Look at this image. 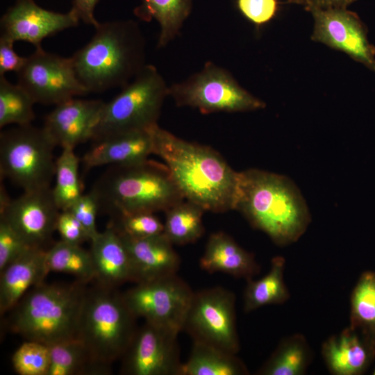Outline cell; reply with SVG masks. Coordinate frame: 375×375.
I'll return each instance as SVG.
<instances>
[{
  "mask_svg": "<svg viewBox=\"0 0 375 375\" xmlns=\"http://www.w3.org/2000/svg\"><path fill=\"white\" fill-rule=\"evenodd\" d=\"M154 153L162 158L186 200L215 213L235 210L239 172L213 149L153 128Z\"/></svg>",
  "mask_w": 375,
  "mask_h": 375,
  "instance_id": "cell-1",
  "label": "cell"
},
{
  "mask_svg": "<svg viewBox=\"0 0 375 375\" xmlns=\"http://www.w3.org/2000/svg\"><path fill=\"white\" fill-rule=\"evenodd\" d=\"M235 210L281 247L297 242L311 220L303 197L289 178L257 169L239 172Z\"/></svg>",
  "mask_w": 375,
  "mask_h": 375,
  "instance_id": "cell-2",
  "label": "cell"
},
{
  "mask_svg": "<svg viewBox=\"0 0 375 375\" xmlns=\"http://www.w3.org/2000/svg\"><path fill=\"white\" fill-rule=\"evenodd\" d=\"M91 40L71 57L88 92H103L128 84L147 65L145 40L133 20L105 22Z\"/></svg>",
  "mask_w": 375,
  "mask_h": 375,
  "instance_id": "cell-3",
  "label": "cell"
},
{
  "mask_svg": "<svg viewBox=\"0 0 375 375\" xmlns=\"http://www.w3.org/2000/svg\"><path fill=\"white\" fill-rule=\"evenodd\" d=\"M90 192L111 216L165 212L185 199L167 165L149 159L109 166Z\"/></svg>",
  "mask_w": 375,
  "mask_h": 375,
  "instance_id": "cell-4",
  "label": "cell"
},
{
  "mask_svg": "<svg viewBox=\"0 0 375 375\" xmlns=\"http://www.w3.org/2000/svg\"><path fill=\"white\" fill-rule=\"evenodd\" d=\"M86 284L76 280L33 287L10 310L9 328L25 340L49 346L78 339Z\"/></svg>",
  "mask_w": 375,
  "mask_h": 375,
  "instance_id": "cell-5",
  "label": "cell"
},
{
  "mask_svg": "<svg viewBox=\"0 0 375 375\" xmlns=\"http://www.w3.org/2000/svg\"><path fill=\"white\" fill-rule=\"evenodd\" d=\"M115 289L99 284L87 289L78 326V339L106 373L124 355L138 329L137 318Z\"/></svg>",
  "mask_w": 375,
  "mask_h": 375,
  "instance_id": "cell-6",
  "label": "cell"
},
{
  "mask_svg": "<svg viewBox=\"0 0 375 375\" xmlns=\"http://www.w3.org/2000/svg\"><path fill=\"white\" fill-rule=\"evenodd\" d=\"M169 87L156 67L146 65L111 101L105 103L92 140L158 125Z\"/></svg>",
  "mask_w": 375,
  "mask_h": 375,
  "instance_id": "cell-7",
  "label": "cell"
},
{
  "mask_svg": "<svg viewBox=\"0 0 375 375\" xmlns=\"http://www.w3.org/2000/svg\"><path fill=\"white\" fill-rule=\"evenodd\" d=\"M56 147L45 129L15 126L0 134V175L31 191L51 188L55 177Z\"/></svg>",
  "mask_w": 375,
  "mask_h": 375,
  "instance_id": "cell-8",
  "label": "cell"
},
{
  "mask_svg": "<svg viewBox=\"0 0 375 375\" xmlns=\"http://www.w3.org/2000/svg\"><path fill=\"white\" fill-rule=\"evenodd\" d=\"M169 96L181 107L202 113L260 110L265 103L243 88L226 69L211 62L187 79L169 87Z\"/></svg>",
  "mask_w": 375,
  "mask_h": 375,
  "instance_id": "cell-9",
  "label": "cell"
},
{
  "mask_svg": "<svg viewBox=\"0 0 375 375\" xmlns=\"http://www.w3.org/2000/svg\"><path fill=\"white\" fill-rule=\"evenodd\" d=\"M194 293L176 274L138 283L122 297L136 318L180 333Z\"/></svg>",
  "mask_w": 375,
  "mask_h": 375,
  "instance_id": "cell-10",
  "label": "cell"
},
{
  "mask_svg": "<svg viewBox=\"0 0 375 375\" xmlns=\"http://www.w3.org/2000/svg\"><path fill=\"white\" fill-rule=\"evenodd\" d=\"M183 330L193 341L237 354L240 341L234 294L221 287L194 292Z\"/></svg>",
  "mask_w": 375,
  "mask_h": 375,
  "instance_id": "cell-11",
  "label": "cell"
},
{
  "mask_svg": "<svg viewBox=\"0 0 375 375\" xmlns=\"http://www.w3.org/2000/svg\"><path fill=\"white\" fill-rule=\"evenodd\" d=\"M17 84L35 103L57 105L88 92L79 81L72 58L35 49L17 73Z\"/></svg>",
  "mask_w": 375,
  "mask_h": 375,
  "instance_id": "cell-12",
  "label": "cell"
},
{
  "mask_svg": "<svg viewBox=\"0 0 375 375\" xmlns=\"http://www.w3.org/2000/svg\"><path fill=\"white\" fill-rule=\"evenodd\" d=\"M179 333L147 322L138 328L124 355L122 372L128 375H179Z\"/></svg>",
  "mask_w": 375,
  "mask_h": 375,
  "instance_id": "cell-13",
  "label": "cell"
},
{
  "mask_svg": "<svg viewBox=\"0 0 375 375\" xmlns=\"http://www.w3.org/2000/svg\"><path fill=\"white\" fill-rule=\"evenodd\" d=\"M306 8L314 19L312 40L346 53L375 73V48L355 12L347 8L322 9L312 6Z\"/></svg>",
  "mask_w": 375,
  "mask_h": 375,
  "instance_id": "cell-14",
  "label": "cell"
},
{
  "mask_svg": "<svg viewBox=\"0 0 375 375\" xmlns=\"http://www.w3.org/2000/svg\"><path fill=\"white\" fill-rule=\"evenodd\" d=\"M51 188L24 191L0 210V219L6 222L31 247L44 249L56 231L61 210Z\"/></svg>",
  "mask_w": 375,
  "mask_h": 375,
  "instance_id": "cell-15",
  "label": "cell"
},
{
  "mask_svg": "<svg viewBox=\"0 0 375 375\" xmlns=\"http://www.w3.org/2000/svg\"><path fill=\"white\" fill-rule=\"evenodd\" d=\"M79 19L72 10L62 13L44 9L34 0H15L0 20L1 38L14 43L24 41L42 47V40L76 26Z\"/></svg>",
  "mask_w": 375,
  "mask_h": 375,
  "instance_id": "cell-16",
  "label": "cell"
},
{
  "mask_svg": "<svg viewBox=\"0 0 375 375\" xmlns=\"http://www.w3.org/2000/svg\"><path fill=\"white\" fill-rule=\"evenodd\" d=\"M105 102L76 97L56 105L45 117L43 128L62 149L92 140Z\"/></svg>",
  "mask_w": 375,
  "mask_h": 375,
  "instance_id": "cell-17",
  "label": "cell"
},
{
  "mask_svg": "<svg viewBox=\"0 0 375 375\" xmlns=\"http://www.w3.org/2000/svg\"><path fill=\"white\" fill-rule=\"evenodd\" d=\"M129 131L94 140L82 161L87 169L124 165L148 159L154 153L153 128Z\"/></svg>",
  "mask_w": 375,
  "mask_h": 375,
  "instance_id": "cell-18",
  "label": "cell"
},
{
  "mask_svg": "<svg viewBox=\"0 0 375 375\" xmlns=\"http://www.w3.org/2000/svg\"><path fill=\"white\" fill-rule=\"evenodd\" d=\"M120 235V234H119ZM128 251L134 283L176 274L181 259L173 244L162 233L143 238L120 235Z\"/></svg>",
  "mask_w": 375,
  "mask_h": 375,
  "instance_id": "cell-19",
  "label": "cell"
},
{
  "mask_svg": "<svg viewBox=\"0 0 375 375\" xmlns=\"http://www.w3.org/2000/svg\"><path fill=\"white\" fill-rule=\"evenodd\" d=\"M321 354L331 374L360 375L375 357V344L349 326L323 342Z\"/></svg>",
  "mask_w": 375,
  "mask_h": 375,
  "instance_id": "cell-20",
  "label": "cell"
},
{
  "mask_svg": "<svg viewBox=\"0 0 375 375\" xmlns=\"http://www.w3.org/2000/svg\"><path fill=\"white\" fill-rule=\"evenodd\" d=\"M90 242L97 284L115 288L126 282H134L128 251L112 227L109 226L104 231L98 232Z\"/></svg>",
  "mask_w": 375,
  "mask_h": 375,
  "instance_id": "cell-21",
  "label": "cell"
},
{
  "mask_svg": "<svg viewBox=\"0 0 375 375\" xmlns=\"http://www.w3.org/2000/svg\"><path fill=\"white\" fill-rule=\"evenodd\" d=\"M47 250L31 248L0 271V312L10 311L33 287L43 283L49 271Z\"/></svg>",
  "mask_w": 375,
  "mask_h": 375,
  "instance_id": "cell-22",
  "label": "cell"
},
{
  "mask_svg": "<svg viewBox=\"0 0 375 375\" xmlns=\"http://www.w3.org/2000/svg\"><path fill=\"white\" fill-rule=\"evenodd\" d=\"M199 266L208 273H224L247 281L260 270L254 255L222 231L213 233L208 238Z\"/></svg>",
  "mask_w": 375,
  "mask_h": 375,
  "instance_id": "cell-23",
  "label": "cell"
},
{
  "mask_svg": "<svg viewBox=\"0 0 375 375\" xmlns=\"http://www.w3.org/2000/svg\"><path fill=\"white\" fill-rule=\"evenodd\" d=\"M217 347L193 341L190 355L179 375H246L249 370L236 356Z\"/></svg>",
  "mask_w": 375,
  "mask_h": 375,
  "instance_id": "cell-24",
  "label": "cell"
},
{
  "mask_svg": "<svg viewBox=\"0 0 375 375\" xmlns=\"http://www.w3.org/2000/svg\"><path fill=\"white\" fill-rule=\"evenodd\" d=\"M191 9L192 0H142L134 15L145 22H158V47H164L177 36Z\"/></svg>",
  "mask_w": 375,
  "mask_h": 375,
  "instance_id": "cell-25",
  "label": "cell"
},
{
  "mask_svg": "<svg viewBox=\"0 0 375 375\" xmlns=\"http://www.w3.org/2000/svg\"><path fill=\"white\" fill-rule=\"evenodd\" d=\"M285 267V258L276 256L266 275L258 280L247 281L244 292L245 312L266 306L283 304L289 300L290 293L284 281Z\"/></svg>",
  "mask_w": 375,
  "mask_h": 375,
  "instance_id": "cell-26",
  "label": "cell"
},
{
  "mask_svg": "<svg viewBox=\"0 0 375 375\" xmlns=\"http://www.w3.org/2000/svg\"><path fill=\"white\" fill-rule=\"evenodd\" d=\"M312 360V352L305 336L292 334L281 340L276 349L258 371L259 375H303Z\"/></svg>",
  "mask_w": 375,
  "mask_h": 375,
  "instance_id": "cell-27",
  "label": "cell"
},
{
  "mask_svg": "<svg viewBox=\"0 0 375 375\" xmlns=\"http://www.w3.org/2000/svg\"><path fill=\"white\" fill-rule=\"evenodd\" d=\"M204 212L201 206L188 200L178 202L165 212L163 234L173 244L195 242L204 233Z\"/></svg>",
  "mask_w": 375,
  "mask_h": 375,
  "instance_id": "cell-28",
  "label": "cell"
},
{
  "mask_svg": "<svg viewBox=\"0 0 375 375\" xmlns=\"http://www.w3.org/2000/svg\"><path fill=\"white\" fill-rule=\"evenodd\" d=\"M47 267L50 272L74 276L77 280L88 283L95 278L91 253L80 244L60 240L46 252Z\"/></svg>",
  "mask_w": 375,
  "mask_h": 375,
  "instance_id": "cell-29",
  "label": "cell"
},
{
  "mask_svg": "<svg viewBox=\"0 0 375 375\" xmlns=\"http://www.w3.org/2000/svg\"><path fill=\"white\" fill-rule=\"evenodd\" d=\"M350 324L375 344V272H363L350 298Z\"/></svg>",
  "mask_w": 375,
  "mask_h": 375,
  "instance_id": "cell-30",
  "label": "cell"
},
{
  "mask_svg": "<svg viewBox=\"0 0 375 375\" xmlns=\"http://www.w3.org/2000/svg\"><path fill=\"white\" fill-rule=\"evenodd\" d=\"M51 362L47 375L99 374L106 373L91 360L78 339L50 346Z\"/></svg>",
  "mask_w": 375,
  "mask_h": 375,
  "instance_id": "cell-31",
  "label": "cell"
},
{
  "mask_svg": "<svg viewBox=\"0 0 375 375\" xmlns=\"http://www.w3.org/2000/svg\"><path fill=\"white\" fill-rule=\"evenodd\" d=\"M80 159L74 149L65 148L56 162L55 185L52 194L60 210H68L83 194L79 178Z\"/></svg>",
  "mask_w": 375,
  "mask_h": 375,
  "instance_id": "cell-32",
  "label": "cell"
},
{
  "mask_svg": "<svg viewBox=\"0 0 375 375\" xmlns=\"http://www.w3.org/2000/svg\"><path fill=\"white\" fill-rule=\"evenodd\" d=\"M35 101L19 84L8 81L0 75V128L8 125L31 124L35 119Z\"/></svg>",
  "mask_w": 375,
  "mask_h": 375,
  "instance_id": "cell-33",
  "label": "cell"
},
{
  "mask_svg": "<svg viewBox=\"0 0 375 375\" xmlns=\"http://www.w3.org/2000/svg\"><path fill=\"white\" fill-rule=\"evenodd\" d=\"M12 362L19 375H47L51 362L50 346L25 340L14 353Z\"/></svg>",
  "mask_w": 375,
  "mask_h": 375,
  "instance_id": "cell-34",
  "label": "cell"
},
{
  "mask_svg": "<svg viewBox=\"0 0 375 375\" xmlns=\"http://www.w3.org/2000/svg\"><path fill=\"white\" fill-rule=\"evenodd\" d=\"M110 226L119 234L143 238L163 233L164 224L153 212H134L112 216Z\"/></svg>",
  "mask_w": 375,
  "mask_h": 375,
  "instance_id": "cell-35",
  "label": "cell"
},
{
  "mask_svg": "<svg viewBox=\"0 0 375 375\" xmlns=\"http://www.w3.org/2000/svg\"><path fill=\"white\" fill-rule=\"evenodd\" d=\"M31 248L6 222L0 219V271Z\"/></svg>",
  "mask_w": 375,
  "mask_h": 375,
  "instance_id": "cell-36",
  "label": "cell"
},
{
  "mask_svg": "<svg viewBox=\"0 0 375 375\" xmlns=\"http://www.w3.org/2000/svg\"><path fill=\"white\" fill-rule=\"evenodd\" d=\"M68 210L81 222L91 239L99 232L97 229L96 219L100 209L95 196L91 192L86 194H83Z\"/></svg>",
  "mask_w": 375,
  "mask_h": 375,
  "instance_id": "cell-37",
  "label": "cell"
},
{
  "mask_svg": "<svg viewBox=\"0 0 375 375\" xmlns=\"http://www.w3.org/2000/svg\"><path fill=\"white\" fill-rule=\"evenodd\" d=\"M242 15L256 25L269 22L278 10L277 0H237Z\"/></svg>",
  "mask_w": 375,
  "mask_h": 375,
  "instance_id": "cell-38",
  "label": "cell"
},
{
  "mask_svg": "<svg viewBox=\"0 0 375 375\" xmlns=\"http://www.w3.org/2000/svg\"><path fill=\"white\" fill-rule=\"evenodd\" d=\"M56 231L61 240L71 244L81 245L91 239L83 226L68 210L60 211L56 222Z\"/></svg>",
  "mask_w": 375,
  "mask_h": 375,
  "instance_id": "cell-39",
  "label": "cell"
},
{
  "mask_svg": "<svg viewBox=\"0 0 375 375\" xmlns=\"http://www.w3.org/2000/svg\"><path fill=\"white\" fill-rule=\"evenodd\" d=\"M14 44L0 37V75H5L10 72L17 73L26 60V57H22L15 52Z\"/></svg>",
  "mask_w": 375,
  "mask_h": 375,
  "instance_id": "cell-40",
  "label": "cell"
},
{
  "mask_svg": "<svg viewBox=\"0 0 375 375\" xmlns=\"http://www.w3.org/2000/svg\"><path fill=\"white\" fill-rule=\"evenodd\" d=\"M100 0H73L71 10L79 20L94 28L99 22L94 17V9Z\"/></svg>",
  "mask_w": 375,
  "mask_h": 375,
  "instance_id": "cell-41",
  "label": "cell"
},
{
  "mask_svg": "<svg viewBox=\"0 0 375 375\" xmlns=\"http://www.w3.org/2000/svg\"><path fill=\"white\" fill-rule=\"evenodd\" d=\"M356 0H308V5L322 9L347 8Z\"/></svg>",
  "mask_w": 375,
  "mask_h": 375,
  "instance_id": "cell-42",
  "label": "cell"
},
{
  "mask_svg": "<svg viewBox=\"0 0 375 375\" xmlns=\"http://www.w3.org/2000/svg\"><path fill=\"white\" fill-rule=\"evenodd\" d=\"M290 2L303 5L305 7L308 5V0H289Z\"/></svg>",
  "mask_w": 375,
  "mask_h": 375,
  "instance_id": "cell-43",
  "label": "cell"
},
{
  "mask_svg": "<svg viewBox=\"0 0 375 375\" xmlns=\"http://www.w3.org/2000/svg\"><path fill=\"white\" fill-rule=\"evenodd\" d=\"M373 374L375 375V369L374 370Z\"/></svg>",
  "mask_w": 375,
  "mask_h": 375,
  "instance_id": "cell-44",
  "label": "cell"
}]
</instances>
